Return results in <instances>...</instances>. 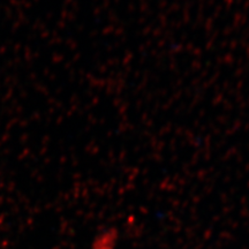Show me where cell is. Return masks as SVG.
<instances>
[{
	"label": "cell",
	"instance_id": "1",
	"mask_svg": "<svg viewBox=\"0 0 249 249\" xmlns=\"http://www.w3.org/2000/svg\"><path fill=\"white\" fill-rule=\"evenodd\" d=\"M119 233L116 229H107L93 238L91 249H117Z\"/></svg>",
	"mask_w": 249,
	"mask_h": 249
}]
</instances>
